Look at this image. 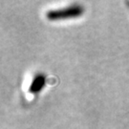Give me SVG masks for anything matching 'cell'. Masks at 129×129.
Here are the masks:
<instances>
[{
  "instance_id": "2",
  "label": "cell",
  "mask_w": 129,
  "mask_h": 129,
  "mask_svg": "<svg viewBox=\"0 0 129 129\" xmlns=\"http://www.w3.org/2000/svg\"><path fill=\"white\" fill-rule=\"evenodd\" d=\"M46 83V78L43 74H37L33 78L32 83L29 87V92L31 94H37L41 91Z\"/></svg>"
},
{
  "instance_id": "1",
  "label": "cell",
  "mask_w": 129,
  "mask_h": 129,
  "mask_svg": "<svg viewBox=\"0 0 129 129\" xmlns=\"http://www.w3.org/2000/svg\"><path fill=\"white\" fill-rule=\"evenodd\" d=\"M83 13V8L79 5L70 6L65 9L60 10H51L47 12L46 17L49 20H60V19L75 18L80 16Z\"/></svg>"
}]
</instances>
